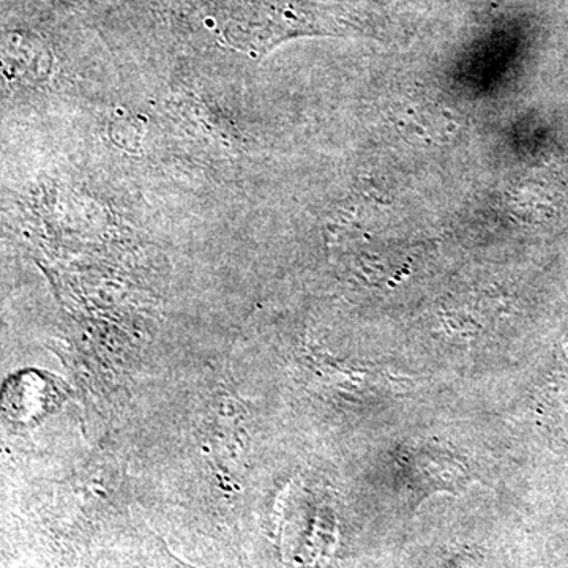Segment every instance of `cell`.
Here are the masks:
<instances>
[{
  "instance_id": "1",
  "label": "cell",
  "mask_w": 568,
  "mask_h": 568,
  "mask_svg": "<svg viewBox=\"0 0 568 568\" xmlns=\"http://www.w3.org/2000/svg\"><path fill=\"white\" fill-rule=\"evenodd\" d=\"M110 136L126 152H138L142 136V122L130 112L118 111L111 119Z\"/></svg>"
}]
</instances>
